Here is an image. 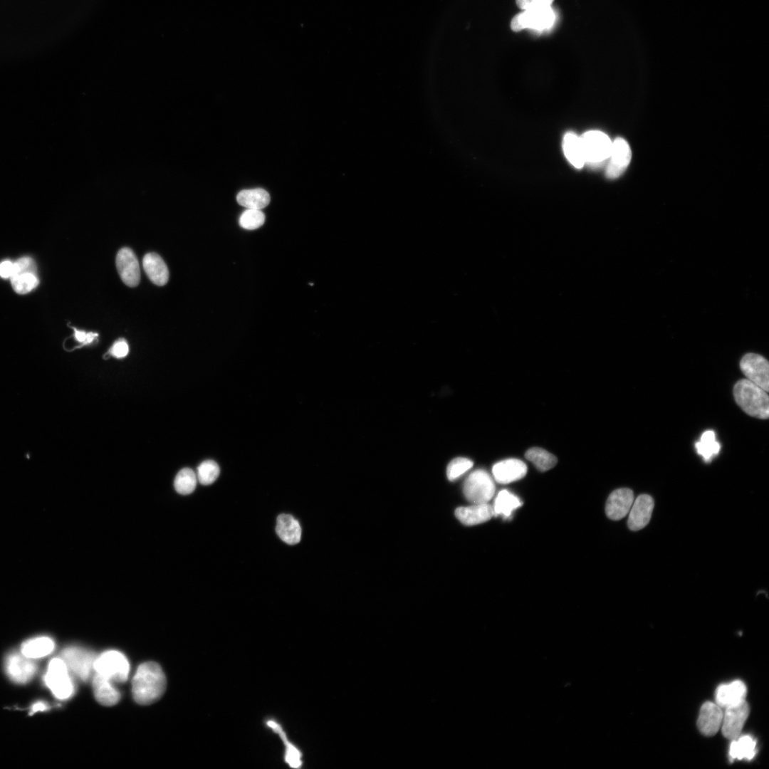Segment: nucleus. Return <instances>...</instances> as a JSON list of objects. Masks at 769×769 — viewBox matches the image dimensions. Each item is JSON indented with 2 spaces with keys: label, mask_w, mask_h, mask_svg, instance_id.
<instances>
[{
  "label": "nucleus",
  "mask_w": 769,
  "mask_h": 769,
  "mask_svg": "<svg viewBox=\"0 0 769 769\" xmlns=\"http://www.w3.org/2000/svg\"><path fill=\"white\" fill-rule=\"evenodd\" d=\"M14 263V273L15 274L21 272H35L36 273V268L33 260L30 257H22L18 259Z\"/></svg>",
  "instance_id": "36"
},
{
  "label": "nucleus",
  "mask_w": 769,
  "mask_h": 769,
  "mask_svg": "<svg viewBox=\"0 0 769 769\" xmlns=\"http://www.w3.org/2000/svg\"><path fill=\"white\" fill-rule=\"evenodd\" d=\"M455 515L463 524L474 525L489 520L493 516V510L487 503H474L456 508Z\"/></svg>",
  "instance_id": "19"
},
{
  "label": "nucleus",
  "mask_w": 769,
  "mask_h": 769,
  "mask_svg": "<svg viewBox=\"0 0 769 769\" xmlns=\"http://www.w3.org/2000/svg\"><path fill=\"white\" fill-rule=\"evenodd\" d=\"M237 202L247 209H261L270 202L269 194L263 189L256 188L241 191L236 197Z\"/></svg>",
  "instance_id": "26"
},
{
  "label": "nucleus",
  "mask_w": 769,
  "mask_h": 769,
  "mask_svg": "<svg viewBox=\"0 0 769 769\" xmlns=\"http://www.w3.org/2000/svg\"><path fill=\"white\" fill-rule=\"evenodd\" d=\"M55 647L50 637L43 636L28 639L21 644V652L28 658L38 659L51 654Z\"/></svg>",
  "instance_id": "24"
},
{
  "label": "nucleus",
  "mask_w": 769,
  "mask_h": 769,
  "mask_svg": "<svg viewBox=\"0 0 769 769\" xmlns=\"http://www.w3.org/2000/svg\"><path fill=\"white\" fill-rule=\"evenodd\" d=\"M729 755L731 759L751 760L756 753V741L749 735L739 736L731 740Z\"/></svg>",
  "instance_id": "25"
},
{
  "label": "nucleus",
  "mask_w": 769,
  "mask_h": 769,
  "mask_svg": "<svg viewBox=\"0 0 769 769\" xmlns=\"http://www.w3.org/2000/svg\"><path fill=\"white\" fill-rule=\"evenodd\" d=\"M463 491L465 497L474 503L490 501L495 493V485L491 476L484 470L473 471L464 481Z\"/></svg>",
  "instance_id": "7"
},
{
  "label": "nucleus",
  "mask_w": 769,
  "mask_h": 769,
  "mask_svg": "<svg viewBox=\"0 0 769 769\" xmlns=\"http://www.w3.org/2000/svg\"><path fill=\"white\" fill-rule=\"evenodd\" d=\"M14 273V263L6 260L0 263V276L3 278H11Z\"/></svg>",
  "instance_id": "40"
},
{
  "label": "nucleus",
  "mask_w": 769,
  "mask_h": 769,
  "mask_svg": "<svg viewBox=\"0 0 769 769\" xmlns=\"http://www.w3.org/2000/svg\"><path fill=\"white\" fill-rule=\"evenodd\" d=\"M72 328L73 329V331H74V338L78 342L81 343L82 345H88L89 343H91L93 342V340H94V338L98 336V334L95 333H92V332L86 333V332H85L83 330H77L75 328Z\"/></svg>",
  "instance_id": "39"
},
{
  "label": "nucleus",
  "mask_w": 769,
  "mask_h": 769,
  "mask_svg": "<svg viewBox=\"0 0 769 769\" xmlns=\"http://www.w3.org/2000/svg\"><path fill=\"white\" fill-rule=\"evenodd\" d=\"M44 681L53 695L59 699H66L73 694L74 687L68 669L61 658H54L50 661L44 676Z\"/></svg>",
  "instance_id": "6"
},
{
  "label": "nucleus",
  "mask_w": 769,
  "mask_h": 769,
  "mask_svg": "<svg viewBox=\"0 0 769 769\" xmlns=\"http://www.w3.org/2000/svg\"><path fill=\"white\" fill-rule=\"evenodd\" d=\"M746 694L747 688L740 680L723 684L720 685L716 691V703L722 708H726L745 701Z\"/></svg>",
  "instance_id": "18"
},
{
  "label": "nucleus",
  "mask_w": 769,
  "mask_h": 769,
  "mask_svg": "<svg viewBox=\"0 0 769 769\" xmlns=\"http://www.w3.org/2000/svg\"><path fill=\"white\" fill-rule=\"evenodd\" d=\"M580 138L585 164L597 168L607 162L612 142L605 133L600 130H590Z\"/></svg>",
  "instance_id": "3"
},
{
  "label": "nucleus",
  "mask_w": 769,
  "mask_h": 769,
  "mask_svg": "<svg viewBox=\"0 0 769 769\" xmlns=\"http://www.w3.org/2000/svg\"><path fill=\"white\" fill-rule=\"evenodd\" d=\"M35 272H21L11 278L14 290L19 294H26L33 290L38 284V278Z\"/></svg>",
  "instance_id": "31"
},
{
  "label": "nucleus",
  "mask_w": 769,
  "mask_h": 769,
  "mask_svg": "<svg viewBox=\"0 0 769 769\" xmlns=\"http://www.w3.org/2000/svg\"><path fill=\"white\" fill-rule=\"evenodd\" d=\"M61 656L68 670L83 681L90 676L97 657L93 652L77 647L66 648Z\"/></svg>",
  "instance_id": "8"
},
{
  "label": "nucleus",
  "mask_w": 769,
  "mask_h": 769,
  "mask_svg": "<svg viewBox=\"0 0 769 769\" xmlns=\"http://www.w3.org/2000/svg\"><path fill=\"white\" fill-rule=\"evenodd\" d=\"M697 453L703 457L705 461H710L713 457L717 455L720 450V444L716 440L715 433L712 430L704 431L699 441L695 444Z\"/></svg>",
  "instance_id": "28"
},
{
  "label": "nucleus",
  "mask_w": 769,
  "mask_h": 769,
  "mask_svg": "<svg viewBox=\"0 0 769 769\" xmlns=\"http://www.w3.org/2000/svg\"><path fill=\"white\" fill-rule=\"evenodd\" d=\"M517 6L522 10H526L540 6H551L553 0H516Z\"/></svg>",
  "instance_id": "38"
},
{
  "label": "nucleus",
  "mask_w": 769,
  "mask_h": 769,
  "mask_svg": "<svg viewBox=\"0 0 769 769\" xmlns=\"http://www.w3.org/2000/svg\"><path fill=\"white\" fill-rule=\"evenodd\" d=\"M654 504V499L647 494H641L633 501L627 520L631 530H641L648 524Z\"/></svg>",
  "instance_id": "14"
},
{
  "label": "nucleus",
  "mask_w": 769,
  "mask_h": 769,
  "mask_svg": "<svg viewBox=\"0 0 769 769\" xmlns=\"http://www.w3.org/2000/svg\"><path fill=\"white\" fill-rule=\"evenodd\" d=\"M219 473L220 469L216 461L206 460L198 466L197 477L201 484L209 485L216 480Z\"/></svg>",
  "instance_id": "32"
},
{
  "label": "nucleus",
  "mask_w": 769,
  "mask_h": 769,
  "mask_svg": "<svg viewBox=\"0 0 769 769\" xmlns=\"http://www.w3.org/2000/svg\"><path fill=\"white\" fill-rule=\"evenodd\" d=\"M563 149L567 159L575 168L585 165V158L580 137L572 132H567L563 140Z\"/></svg>",
  "instance_id": "23"
},
{
  "label": "nucleus",
  "mask_w": 769,
  "mask_h": 769,
  "mask_svg": "<svg viewBox=\"0 0 769 769\" xmlns=\"http://www.w3.org/2000/svg\"><path fill=\"white\" fill-rule=\"evenodd\" d=\"M632 158L628 142L622 137H617L612 143L610 155L606 167V177L614 179L626 170Z\"/></svg>",
  "instance_id": "11"
},
{
  "label": "nucleus",
  "mask_w": 769,
  "mask_h": 769,
  "mask_svg": "<svg viewBox=\"0 0 769 769\" xmlns=\"http://www.w3.org/2000/svg\"><path fill=\"white\" fill-rule=\"evenodd\" d=\"M268 725L272 728L276 733H278L283 741L286 744V761L293 768H299L301 765L300 753L299 751L290 743L284 733L283 729L276 722L273 721H268Z\"/></svg>",
  "instance_id": "33"
},
{
  "label": "nucleus",
  "mask_w": 769,
  "mask_h": 769,
  "mask_svg": "<svg viewBox=\"0 0 769 769\" xmlns=\"http://www.w3.org/2000/svg\"><path fill=\"white\" fill-rule=\"evenodd\" d=\"M48 708L49 706L46 702L37 701L32 705L30 711V715H32L37 711H44Z\"/></svg>",
  "instance_id": "41"
},
{
  "label": "nucleus",
  "mask_w": 769,
  "mask_h": 769,
  "mask_svg": "<svg viewBox=\"0 0 769 769\" xmlns=\"http://www.w3.org/2000/svg\"><path fill=\"white\" fill-rule=\"evenodd\" d=\"M749 712V706L746 700L725 708L721 726L725 738L731 741L741 735Z\"/></svg>",
  "instance_id": "10"
},
{
  "label": "nucleus",
  "mask_w": 769,
  "mask_h": 769,
  "mask_svg": "<svg viewBox=\"0 0 769 769\" xmlns=\"http://www.w3.org/2000/svg\"><path fill=\"white\" fill-rule=\"evenodd\" d=\"M93 688L96 700L103 706H113L120 700V693L111 681L98 673L93 679Z\"/></svg>",
  "instance_id": "21"
},
{
  "label": "nucleus",
  "mask_w": 769,
  "mask_h": 769,
  "mask_svg": "<svg viewBox=\"0 0 769 769\" xmlns=\"http://www.w3.org/2000/svg\"><path fill=\"white\" fill-rule=\"evenodd\" d=\"M116 266L119 275L125 285L135 287L140 280V271L137 258L130 248L121 249L116 256Z\"/></svg>",
  "instance_id": "13"
},
{
  "label": "nucleus",
  "mask_w": 769,
  "mask_h": 769,
  "mask_svg": "<svg viewBox=\"0 0 769 769\" xmlns=\"http://www.w3.org/2000/svg\"><path fill=\"white\" fill-rule=\"evenodd\" d=\"M555 19L551 6H540L523 10L511 20V28L518 32L523 28L543 31L550 28Z\"/></svg>",
  "instance_id": "4"
},
{
  "label": "nucleus",
  "mask_w": 769,
  "mask_h": 769,
  "mask_svg": "<svg viewBox=\"0 0 769 769\" xmlns=\"http://www.w3.org/2000/svg\"><path fill=\"white\" fill-rule=\"evenodd\" d=\"M723 710L717 703L705 702L699 712L697 726L704 736H714L721 728L723 719Z\"/></svg>",
  "instance_id": "16"
},
{
  "label": "nucleus",
  "mask_w": 769,
  "mask_h": 769,
  "mask_svg": "<svg viewBox=\"0 0 769 769\" xmlns=\"http://www.w3.org/2000/svg\"><path fill=\"white\" fill-rule=\"evenodd\" d=\"M276 531L278 537L288 545H295L301 539V528L298 521L288 514L278 516Z\"/></svg>",
  "instance_id": "22"
},
{
  "label": "nucleus",
  "mask_w": 769,
  "mask_h": 769,
  "mask_svg": "<svg viewBox=\"0 0 769 769\" xmlns=\"http://www.w3.org/2000/svg\"><path fill=\"white\" fill-rule=\"evenodd\" d=\"M94 669L111 681L124 682L127 679L130 665L122 653L111 650L96 657Z\"/></svg>",
  "instance_id": "5"
},
{
  "label": "nucleus",
  "mask_w": 769,
  "mask_h": 769,
  "mask_svg": "<svg viewBox=\"0 0 769 769\" xmlns=\"http://www.w3.org/2000/svg\"><path fill=\"white\" fill-rule=\"evenodd\" d=\"M738 405L748 415L765 419L769 416L768 392L747 379L738 381L733 387Z\"/></svg>",
  "instance_id": "2"
},
{
  "label": "nucleus",
  "mask_w": 769,
  "mask_h": 769,
  "mask_svg": "<svg viewBox=\"0 0 769 769\" xmlns=\"http://www.w3.org/2000/svg\"><path fill=\"white\" fill-rule=\"evenodd\" d=\"M527 473L526 464L517 459H508L495 464L492 474L496 481L507 484L522 478Z\"/></svg>",
  "instance_id": "17"
},
{
  "label": "nucleus",
  "mask_w": 769,
  "mask_h": 769,
  "mask_svg": "<svg viewBox=\"0 0 769 769\" xmlns=\"http://www.w3.org/2000/svg\"><path fill=\"white\" fill-rule=\"evenodd\" d=\"M634 501L633 491L627 488L614 490L609 496L605 512L607 517L614 520L623 518L629 513Z\"/></svg>",
  "instance_id": "15"
},
{
  "label": "nucleus",
  "mask_w": 769,
  "mask_h": 769,
  "mask_svg": "<svg viewBox=\"0 0 769 769\" xmlns=\"http://www.w3.org/2000/svg\"><path fill=\"white\" fill-rule=\"evenodd\" d=\"M197 481V477L193 470L189 468H184L177 474L174 481V486L179 493L187 495L194 491Z\"/></svg>",
  "instance_id": "30"
},
{
  "label": "nucleus",
  "mask_w": 769,
  "mask_h": 769,
  "mask_svg": "<svg viewBox=\"0 0 769 769\" xmlns=\"http://www.w3.org/2000/svg\"><path fill=\"white\" fill-rule=\"evenodd\" d=\"M166 687V678L156 662H145L137 668L132 681V692L139 704L147 705L157 701Z\"/></svg>",
  "instance_id": "1"
},
{
  "label": "nucleus",
  "mask_w": 769,
  "mask_h": 769,
  "mask_svg": "<svg viewBox=\"0 0 769 769\" xmlns=\"http://www.w3.org/2000/svg\"><path fill=\"white\" fill-rule=\"evenodd\" d=\"M521 505V501L516 496L507 490L501 491L492 506L493 516H501L504 518H508Z\"/></svg>",
  "instance_id": "27"
},
{
  "label": "nucleus",
  "mask_w": 769,
  "mask_h": 769,
  "mask_svg": "<svg viewBox=\"0 0 769 769\" xmlns=\"http://www.w3.org/2000/svg\"><path fill=\"white\" fill-rule=\"evenodd\" d=\"M473 466L471 460L467 458L458 457L453 459L446 469V476L449 480L454 481L469 470Z\"/></svg>",
  "instance_id": "35"
},
{
  "label": "nucleus",
  "mask_w": 769,
  "mask_h": 769,
  "mask_svg": "<svg viewBox=\"0 0 769 769\" xmlns=\"http://www.w3.org/2000/svg\"><path fill=\"white\" fill-rule=\"evenodd\" d=\"M264 221L265 215L260 209H248L239 217L240 226L249 230L259 228Z\"/></svg>",
  "instance_id": "34"
},
{
  "label": "nucleus",
  "mask_w": 769,
  "mask_h": 769,
  "mask_svg": "<svg viewBox=\"0 0 769 769\" xmlns=\"http://www.w3.org/2000/svg\"><path fill=\"white\" fill-rule=\"evenodd\" d=\"M740 367L747 380L768 392L769 364L765 357L758 354L748 353L742 357Z\"/></svg>",
  "instance_id": "9"
},
{
  "label": "nucleus",
  "mask_w": 769,
  "mask_h": 769,
  "mask_svg": "<svg viewBox=\"0 0 769 769\" xmlns=\"http://www.w3.org/2000/svg\"><path fill=\"white\" fill-rule=\"evenodd\" d=\"M5 669L7 676L14 682L26 684L33 677L37 666L32 659L26 657L21 652L12 653L6 659Z\"/></svg>",
  "instance_id": "12"
},
{
  "label": "nucleus",
  "mask_w": 769,
  "mask_h": 769,
  "mask_svg": "<svg viewBox=\"0 0 769 769\" xmlns=\"http://www.w3.org/2000/svg\"><path fill=\"white\" fill-rule=\"evenodd\" d=\"M525 456L540 471H548L557 464V459L554 455L539 447L529 449Z\"/></svg>",
  "instance_id": "29"
},
{
  "label": "nucleus",
  "mask_w": 769,
  "mask_h": 769,
  "mask_svg": "<svg viewBox=\"0 0 769 769\" xmlns=\"http://www.w3.org/2000/svg\"><path fill=\"white\" fill-rule=\"evenodd\" d=\"M144 270L150 281L164 286L169 279V271L163 259L156 253H147L142 260Z\"/></svg>",
  "instance_id": "20"
},
{
  "label": "nucleus",
  "mask_w": 769,
  "mask_h": 769,
  "mask_svg": "<svg viewBox=\"0 0 769 769\" xmlns=\"http://www.w3.org/2000/svg\"><path fill=\"white\" fill-rule=\"evenodd\" d=\"M129 352L128 345L124 339L115 341L111 347L109 352L117 358L125 357Z\"/></svg>",
  "instance_id": "37"
}]
</instances>
